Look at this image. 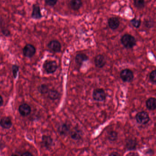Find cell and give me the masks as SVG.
Instances as JSON below:
<instances>
[{"instance_id":"obj_3","label":"cell","mask_w":156,"mask_h":156,"mask_svg":"<svg viewBox=\"0 0 156 156\" xmlns=\"http://www.w3.org/2000/svg\"><path fill=\"white\" fill-rule=\"evenodd\" d=\"M120 76L123 81L130 82L133 79V73L129 69H123L121 71Z\"/></svg>"},{"instance_id":"obj_25","label":"cell","mask_w":156,"mask_h":156,"mask_svg":"<svg viewBox=\"0 0 156 156\" xmlns=\"http://www.w3.org/2000/svg\"><path fill=\"white\" fill-rule=\"evenodd\" d=\"M47 5L49 6H54L57 3L58 0H45Z\"/></svg>"},{"instance_id":"obj_11","label":"cell","mask_w":156,"mask_h":156,"mask_svg":"<svg viewBox=\"0 0 156 156\" xmlns=\"http://www.w3.org/2000/svg\"><path fill=\"white\" fill-rule=\"evenodd\" d=\"M109 27L112 30L116 29L120 25V21L117 18L112 17L108 21Z\"/></svg>"},{"instance_id":"obj_30","label":"cell","mask_w":156,"mask_h":156,"mask_svg":"<svg viewBox=\"0 0 156 156\" xmlns=\"http://www.w3.org/2000/svg\"><path fill=\"white\" fill-rule=\"evenodd\" d=\"M22 156H33V155L29 152H26L22 154Z\"/></svg>"},{"instance_id":"obj_22","label":"cell","mask_w":156,"mask_h":156,"mask_svg":"<svg viewBox=\"0 0 156 156\" xmlns=\"http://www.w3.org/2000/svg\"><path fill=\"white\" fill-rule=\"evenodd\" d=\"M38 90L42 94H45L48 93L49 91L48 86L45 85H42L39 87Z\"/></svg>"},{"instance_id":"obj_7","label":"cell","mask_w":156,"mask_h":156,"mask_svg":"<svg viewBox=\"0 0 156 156\" xmlns=\"http://www.w3.org/2000/svg\"><path fill=\"white\" fill-rule=\"evenodd\" d=\"M48 46L49 49L53 52L58 53L61 51V44L58 41L55 40L51 41L49 42Z\"/></svg>"},{"instance_id":"obj_2","label":"cell","mask_w":156,"mask_h":156,"mask_svg":"<svg viewBox=\"0 0 156 156\" xmlns=\"http://www.w3.org/2000/svg\"><path fill=\"white\" fill-rule=\"evenodd\" d=\"M136 121L143 125L147 124L150 121L149 115L146 112H141L138 113L136 116Z\"/></svg>"},{"instance_id":"obj_4","label":"cell","mask_w":156,"mask_h":156,"mask_svg":"<svg viewBox=\"0 0 156 156\" xmlns=\"http://www.w3.org/2000/svg\"><path fill=\"white\" fill-rule=\"evenodd\" d=\"M44 68L47 73H53L56 71L58 65L55 61H47L44 64Z\"/></svg>"},{"instance_id":"obj_26","label":"cell","mask_w":156,"mask_h":156,"mask_svg":"<svg viewBox=\"0 0 156 156\" xmlns=\"http://www.w3.org/2000/svg\"><path fill=\"white\" fill-rule=\"evenodd\" d=\"M19 71V67L16 65H14L13 66V76L14 78L17 77V73Z\"/></svg>"},{"instance_id":"obj_32","label":"cell","mask_w":156,"mask_h":156,"mask_svg":"<svg viewBox=\"0 0 156 156\" xmlns=\"http://www.w3.org/2000/svg\"><path fill=\"white\" fill-rule=\"evenodd\" d=\"M11 156H22V154L19 153H14L12 154Z\"/></svg>"},{"instance_id":"obj_9","label":"cell","mask_w":156,"mask_h":156,"mask_svg":"<svg viewBox=\"0 0 156 156\" xmlns=\"http://www.w3.org/2000/svg\"><path fill=\"white\" fill-rule=\"evenodd\" d=\"M31 17L34 19H40L42 18L40 6L37 4H34L32 7V12Z\"/></svg>"},{"instance_id":"obj_28","label":"cell","mask_w":156,"mask_h":156,"mask_svg":"<svg viewBox=\"0 0 156 156\" xmlns=\"http://www.w3.org/2000/svg\"><path fill=\"white\" fill-rule=\"evenodd\" d=\"M2 32L3 34L5 35L6 36H8L10 34V32L8 29H3L2 30Z\"/></svg>"},{"instance_id":"obj_16","label":"cell","mask_w":156,"mask_h":156,"mask_svg":"<svg viewBox=\"0 0 156 156\" xmlns=\"http://www.w3.org/2000/svg\"><path fill=\"white\" fill-rule=\"evenodd\" d=\"M126 148L128 150H134L136 148V142L135 139H130L126 142Z\"/></svg>"},{"instance_id":"obj_1","label":"cell","mask_w":156,"mask_h":156,"mask_svg":"<svg viewBox=\"0 0 156 156\" xmlns=\"http://www.w3.org/2000/svg\"><path fill=\"white\" fill-rule=\"evenodd\" d=\"M121 44L126 49H131L134 47L136 44L135 38L130 34H125L121 38Z\"/></svg>"},{"instance_id":"obj_27","label":"cell","mask_w":156,"mask_h":156,"mask_svg":"<svg viewBox=\"0 0 156 156\" xmlns=\"http://www.w3.org/2000/svg\"><path fill=\"white\" fill-rule=\"evenodd\" d=\"M117 135L115 131H112L109 135V139L112 141H114L116 139Z\"/></svg>"},{"instance_id":"obj_23","label":"cell","mask_w":156,"mask_h":156,"mask_svg":"<svg viewBox=\"0 0 156 156\" xmlns=\"http://www.w3.org/2000/svg\"><path fill=\"white\" fill-rule=\"evenodd\" d=\"M131 23L132 26L134 27L135 28H138L141 25V22L140 20H138V19L134 18L131 21Z\"/></svg>"},{"instance_id":"obj_8","label":"cell","mask_w":156,"mask_h":156,"mask_svg":"<svg viewBox=\"0 0 156 156\" xmlns=\"http://www.w3.org/2000/svg\"><path fill=\"white\" fill-rule=\"evenodd\" d=\"M19 112L22 116H26L30 114L31 108L28 104H23L19 107Z\"/></svg>"},{"instance_id":"obj_14","label":"cell","mask_w":156,"mask_h":156,"mask_svg":"<svg viewBox=\"0 0 156 156\" xmlns=\"http://www.w3.org/2000/svg\"><path fill=\"white\" fill-rule=\"evenodd\" d=\"M83 3L81 0H71L69 2V6L73 10H78L80 8Z\"/></svg>"},{"instance_id":"obj_12","label":"cell","mask_w":156,"mask_h":156,"mask_svg":"<svg viewBox=\"0 0 156 156\" xmlns=\"http://www.w3.org/2000/svg\"><path fill=\"white\" fill-rule=\"evenodd\" d=\"M13 123L11 119L8 117H4L0 121V125L5 129H9L12 126Z\"/></svg>"},{"instance_id":"obj_24","label":"cell","mask_w":156,"mask_h":156,"mask_svg":"<svg viewBox=\"0 0 156 156\" xmlns=\"http://www.w3.org/2000/svg\"><path fill=\"white\" fill-rule=\"evenodd\" d=\"M150 80L153 83H156V70L152 71L149 76Z\"/></svg>"},{"instance_id":"obj_20","label":"cell","mask_w":156,"mask_h":156,"mask_svg":"<svg viewBox=\"0 0 156 156\" xmlns=\"http://www.w3.org/2000/svg\"><path fill=\"white\" fill-rule=\"evenodd\" d=\"M69 131V127L66 124H63L59 126V131L62 134H65Z\"/></svg>"},{"instance_id":"obj_10","label":"cell","mask_w":156,"mask_h":156,"mask_svg":"<svg viewBox=\"0 0 156 156\" xmlns=\"http://www.w3.org/2000/svg\"><path fill=\"white\" fill-rule=\"evenodd\" d=\"M95 63L97 67L101 68L103 67L106 63V59L102 55H97L95 59Z\"/></svg>"},{"instance_id":"obj_6","label":"cell","mask_w":156,"mask_h":156,"mask_svg":"<svg viewBox=\"0 0 156 156\" xmlns=\"http://www.w3.org/2000/svg\"><path fill=\"white\" fill-rule=\"evenodd\" d=\"M36 53V49L34 46L28 44L24 47L23 49V53L25 57L31 58Z\"/></svg>"},{"instance_id":"obj_18","label":"cell","mask_w":156,"mask_h":156,"mask_svg":"<svg viewBox=\"0 0 156 156\" xmlns=\"http://www.w3.org/2000/svg\"><path fill=\"white\" fill-rule=\"evenodd\" d=\"M48 95L49 98L52 100H56L59 97V93L56 90H49L48 92Z\"/></svg>"},{"instance_id":"obj_19","label":"cell","mask_w":156,"mask_h":156,"mask_svg":"<svg viewBox=\"0 0 156 156\" xmlns=\"http://www.w3.org/2000/svg\"><path fill=\"white\" fill-rule=\"evenodd\" d=\"M134 5L138 9H142L145 6L144 0H134Z\"/></svg>"},{"instance_id":"obj_13","label":"cell","mask_w":156,"mask_h":156,"mask_svg":"<svg viewBox=\"0 0 156 156\" xmlns=\"http://www.w3.org/2000/svg\"><path fill=\"white\" fill-rule=\"evenodd\" d=\"M146 106L148 109L154 110L156 109V99L154 97H151L146 101Z\"/></svg>"},{"instance_id":"obj_31","label":"cell","mask_w":156,"mask_h":156,"mask_svg":"<svg viewBox=\"0 0 156 156\" xmlns=\"http://www.w3.org/2000/svg\"><path fill=\"white\" fill-rule=\"evenodd\" d=\"M109 156H121V155L116 152H112V153L110 154V155Z\"/></svg>"},{"instance_id":"obj_17","label":"cell","mask_w":156,"mask_h":156,"mask_svg":"<svg viewBox=\"0 0 156 156\" xmlns=\"http://www.w3.org/2000/svg\"><path fill=\"white\" fill-rule=\"evenodd\" d=\"M42 143H44L45 147L49 148L52 145V138L50 136H42Z\"/></svg>"},{"instance_id":"obj_5","label":"cell","mask_w":156,"mask_h":156,"mask_svg":"<svg viewBox=\"0 0 156 156\" xmlns=\"http://www.w3.org/2000/svg\"><path fill=\"white\" fill-rule=\"evenodd\" d=\"M106 94L102 89H95L93 92V97L97 101H103L106 99Z\"/></svg>"},{"instance_id":"obj_29","label":"cell","mask_w":156,"mask_h":156,"mask_svg":"<svg viewBox=\"0 0 156 156\" xmlns=\"http://www.w3.org/2000/svg\"><path fill=\"white\" fill-rule=\"evenodd\" d=\"M127 156H139V154L137 152H131L128 153Z\"/></svg>"},{"instance_id":"obj_33","label":"cell","mask_w":156,"mask_h":156,"mask_svg":"<svg viewBox=\"0 0 156 156\" xmlns=\"http://www.w3.org/2000/svg\"><path fill=\"white\" fill-rule=\"evenodd\" d=\"M3 99H2V97L0 95V107L3 104Z\"/></svg>"},{"instance_id":"obj_21","label":"cell","mask_w":156,"mask_h":156,"mask_svg":"<svg viewBox=\"0 0 156 156\" xmlns=\"http://www.w3.org/2000/svg\"><path fill=\"white\" fill-rule=\"evenodd\" d=\"M71 137L74 139H78L80 138V131L78 130L75 129L72 131Z\"/></svg>"},{"instance_id":"obj_15","label":"cell","mask_w":156,"mask_h":156,"mask_svg":"<svg viewBox=\"0 0 156 156\" xmlns=\"http://www.w3.org/2000/svg\"><path fill=\"white\" fill-rule=\"evenodd\" d=\"M88 59V57L85 54H78L76 57V61L78 64L81 65L84 61H86Z\"/></svg>"}]
</instances>
